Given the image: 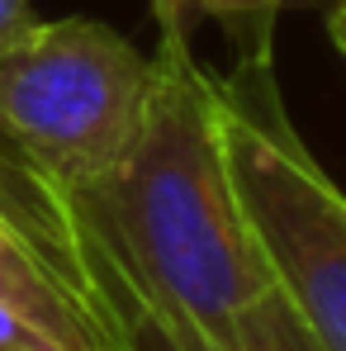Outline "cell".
Here are the masks:
<instances>
[{"mask_svg":"<svg viewBox=\"0 0 346 351\" xmlns=\"http://www.w3.org/2000/svg\"><path fill=\"white\" fill-rule=\"evenodd\" d=\"M152 100L128 157L76 195L119 308L162 351H219L251 304L275 290L232 185L219 71L162 38Z\"/></svg>","mask_w":346,"mask_h":351,"instance_id":"obj_1","label":"cell"},{"mask_svg":"<svg viewBox=\"0 0 346 351\" xmlns=\"http://www.w3.org/2000/svg\"><path fill=\"white\" fill-rule=\"evenodd\" d=\"M219 123L275 290L318 347L346 351V190L294 133L275 62L219 76Z\"/></svg>","mask_w":346,"mask_h":351,"instance_id":"obj_2","label":"cell"},{"mask_svg":"<svg viewBox=\"0 0 346 351\" xmlns=\"http://www.w3.org/2000/svg\"><path fill=\"white\" fill-rule=\"evenodd\" d=\"M157 62L100 19H53L0 48V128L71 199L128 157Z\"/></svg>","mask_w":346,"mask_h":351,"instance_id":"obj_3","label":"cell"},{"mask_svg":"<svg viewBox=\"0 0 346 351\" xmlns=\"http://www.w3.org/2000/svg\"><path fill=\"white\" fill-rule=\"evenodd\" d=\"M0 214L58 266V276L86 299V308L110 328V337L119 347L143 351V337L133 332L128 313L119 308L114 290L105 280V266L95 256V242L86 233V219H81L76 199L38 171L34 157L5 128H0Z\"/></svg>","mask_w":346,"mask_h":351,"instance_id":"obj_4","label":"cell"},{"mask_svg":"<svg viewBox=\"0 0 346 351\" xmlns=\"http://www.w3.org/2000/svg\"><path fill=\"white\" fill-rule=\"evenodd\" d=\"M0 299L81 351H123L110 337V328L86 308V299L58 276V266L5 214H0Z\"/></svg>","mask_w":346,"mask_h":351,"instance_id":"obj_5","label":"cell"},{"mask_svg":"<svg viewBox=\"0 0 346 351\" xmlns=\"http://www.w3.org/2000/svg\"><path fill=\"white\" fill-rule=\"evenodd\" d=\"M328 5V0H152L162 38H190L195 24H219L232 43V66H271L275 24L285 10Z\"/></svg>","mask_w":346,"mask_h":351,"instance_id":"obj_6","label":"cell"},{"mask_svg":"<svg viewBox=\"0 0 346 351\" xmlns=\"http://www.w3.org/2000/svg\"><path fill=\"white\" fill-rule=\"evenodd\" d=\"M219 351H323V347L299 323V313L289 308L285 294L271 290L261 304H251L242 313V323L232 328V337Z\"/></svg>","mask_w":346,"mask_h":351,"instance_id":"obj_7","label":"cell"},{"mask_svg":"<svg viewBox=\"0 0 346 351\" xmlns=\"http://www.w3.org/2000/svg\"><path fill=\"white\" fill-rule=\"evenodd\" d=\"M0 351H81V347L62 342L58 332H48L43 323H34L29 313H19L0 299Z\"/></svg>","mask_w":346,"mask_h":351,"instance_id":"obj_8","label":"cell"},{"mask_svg":"<svg viewBox=\"0 0 346 351\" xmlns=\"http://www.w3.org/2000/svg\"><path fill=\"white\" fill-rule=\"evenodd\" d=\"M38 19H34V5L29 0H0V48H10L19 34H29Z\"/></svg>","mask_w":346,"mask_h":351,"instance_id":"obj_9","label":"cell"},{"mask_svg":"<svg viewBox=\"0 0 346 351\" xmlns=\"http://www.w3.org/2000/svg\"><path fill=\"white\" fill-rule=\"evenodd\" d=\"M328 38L346 62V0H328Z\"/></svg>","mask_w":346,"mask_h":351,"instance_id":"obj_10","label":"cell"}]
</instances>
